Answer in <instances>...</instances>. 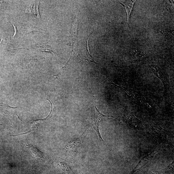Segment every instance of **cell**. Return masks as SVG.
<instances>
[{"label": "cell", "instance_id": "obj_4", "mask_svg": "<svg viewBox=\"0 0 174 174\" xmlns=\"http://www.w3.org/2000/svg\"><path fill=\"white\" fill-rule=\"evenodd\" d=\"M6 5L4 1H0V8L4 7Z\"/></svg>", "mask_w": 174, "mask_h": 174}, {"label": "cell", "instance_id": "obj_1", "mask_svg": "<svg viewBox=\"0 0 174 174\" xmlns=\"http://www.w3.org/2000/svg\"><path fill=\"white\" fill-rule=\"evenodd\" d=\"M95 107L96 111V112L95 110H94V112H93L92 111L91 112L92 114L91 116L92 125L94 128L95 130L98 133L99 139L101 141H102V142H104V140H103L102 138L99 130V124L100 122L102 120L103 118L106 117H112L115 119H116L117 120H118L117 118L113 116L106 115L101 114L99 111L98 110L97 107L95 106Z\"/></svg>", "mask_w": 174, "mask_h": 174}, {"label": "cell", "instance_id": "obj_2", "mask_svg": "<svg viewBox=\"0 0 174 174\" xmlns=\"http://www.w3.org/2000/svg\"><path fill=\"white\" fill-rule=\"evenodd\" d=\"M39 2H37L29 5L27 7L25 12L28 15L40 19L41 16L39 10Z\"/></svg>", "mask_w": 174, "mask_h": 174}, {"label": "cell", "instance_id": "obj_3", "mask_svg": "<svg viewBox=\"0 0 174 174\" xmlns=\"http://www.w3.org/2000/svg\"><path fill=\"white\" fill-rule=\"evenodd\" d=\"M28 147L30 149L31 151L33 153V155L37 159H43L44 157L43 154L40 150H39L37 148L34 146L29 145Z\"/></svg>", "mask_w": 174, "mask_h": 174}]
</instances>
